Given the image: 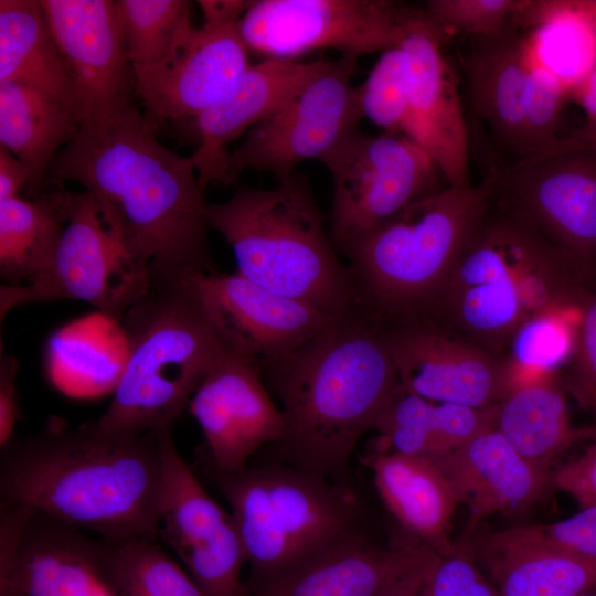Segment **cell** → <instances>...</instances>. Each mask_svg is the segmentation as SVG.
I'll return each instance as SVG.
<instances>
[{"mask_svg":"<svg viewBox=\"0 0 596 596\" xmlns=\"http://www.w3.org/2000/svg\"><path fill=\"white\" fill-rule=\"evenodd\" d=\"M45 181H71L94 194L149 269L216 272L207 202L191 159L161 143L156 121L134 102L84 119Z\"/></svg>","mask_w":596,"mask_h":596,"instance_id":"1","label":"cell"},{"mask_svg":"<svg viewBox=\"0 0 596 596\" xmlns=\"http://www.w3.org/2000/svg\"><path fill=\"white\" fill-rule=\"evenodd\" d=\"M158 430L116 436L54 418L1 449L0 504H21L103 540L158 538Z\"/></svg>","mask_w":596,"mask_h":596,"instance_id":"2","label":"cell"},{"mask_svg":"<svg viewBox=\"0 0 596 596\" xmlns=\"http://www.w3.org/2000/svg\"><path fill=\"white\" fill-rule=\"evenodd\" d=\"M259 370L280 401L283 464L353 487L358 443L401 386L382 326L353 308Z\"/></svg>","mask_w":596,"mask_h":596,"instance_id":"3","label":"cell"},{"mask_svg":"<svg viewBox=\"0 0 596 596\" xmlns=\"http://www.w3.org/2000/svg\"><path fill=\"white\" fill-rule=\"evenodd\" d=\"M520 220L490 205L422 317L502 354L531 318L583 307L590 269Z\"/></svg>","mask_w":596,"mask_h":596,"instance_id":"4","label":"cell"},{"mask_svg":"<svg viewBox=\"0 0 596 596\" xmlns=\"http://www.w3.org/2000/svg\"><path fill=\"white\" fill-rule=\"evenodd\" d=\"M193 272L149 269L120 323L127 355L111 401L94 421L110 435L173 427L207 371L226 353L191 283Z\"/></svg>","mask_w":596,"mask_h":596,"instance_id":"5","label":"cell"},{"mask_svg":"<svg viewBox=\"0 0 596 596\" xmlns=\"http://www.w3.org/2000/svg\"><path fill=\"white\" fill-rule=\"evenodd\" d=\"M206 220L231 246L236 272L249 280L334 319L353 310L350 270L296 174L272 189H242L225 202L207 203Z\"/></svg>","mask_w":596,"mask_h":596,"instance_id":"6","label":"cell"},{"mask_svg":"<svg viewBox=\"0 0 596 596\" xmlns=\"http://www.w3.org/2000/svg\"><path fill=\"white\" fill-rule=\"evenodd\" d=\"M489 207L485 180L424 196L356 241L354 306L377 322L422 316Z\"/></svg>","mask_w":596,"mask_h":596,"instance_id":"7","label":"cell"},{"mask_svg":"<svg viewBox=\"0 0 596 596\" xmlns=\"http://www.w3.org/2000/svg\"><path fill=\"white\" fill-rule=\"evenodd\" d=\"M231 507L251 574L249 593L361 531L353 487L287 465L222 472L202 464Z\"/></svg>","mask_w":596,"mask_h":596,"instance_id":"8","label":"cell"},{"mask_svg":"<svg viewBox=\"0 0 596 596\" xmlns=\"http://www.w3.org/2000/svg\"><path fill=\"white\" fill-rule=\"evenodd\" d=\"M148 284L149 267L132 254L111 212L86 190L68 191L53 256L30 283L0 286V319L19 306L71 299L120 322Z\"/></svg>","mask_w":596,"mask_h":596,"instance_id":"9","label":"cell"},{"mask_svg":"<svg viewBox=\"0 0 596 596\" xmlns=\"http://www.w3.org/2000/svg\"><path fill=\"white\" fill-rule=\"evenodd\" d=\"M320 162L332 179L330 237L343 254L389 217L445 188L434 160L403 135L360 130Z\"/></svg>","mask_w":596,"mask_h":596,"instance_id":"10","label":"cell"},{"mask_svg":"<svg viewBox=\"0 0 596 596\" xmlns=\"http://www.w3.org/2000/svg\"><path fill=\"white\" fill-rule=\"evenodd\" d=\"M356 66V57L349 55L328 61L292 98L254 126L228 153L224 183L247 169L288 178L301 162H320L360 131L361 91L352 83Z\"/></svg>","mask_w":596,"mask_h":596,"instance_id":"11","label":"cell"},{"mask_svg":"<svg viewBox=\"0 0 596 596\" xmlns=\"http://www.w3.org/2000/svg\"><path fill=\"white\" fill-rule=\"evenodd\" d=\"M489 203L581 263L596 262V152L549 151L485 178Z\"/></svg>","mask_w":596,"mask_h":596,"instance_id":"12","label":"cell"},{"mask_svg":"<svg viewBox=\"0 0 596 596\" xmlns=\"http://www.w3.org/2000/svg\"><path fill=\"white\" fill-rule=\"evenodd\" d=\"M407 4L390 0H258L238 22L249 52L297 60L316 50L383 52L404 38Z\"/></svg>","mask_w":596,"mask_h":596,"instance_id":"13","label":"cell"},{"mask_svg":"<svg viewBox=\"0 0 596 596\" xmlns=\"http://www.w3.org/2000/svg\"><path fill=\"white\" fill-rule=\"evenodd\" d=\"M401 386L436 403L499 404L512 386L508 358L423 317L380 323Z\"/></svg>","mask_w":596,"mask_h":596,"instance_id":"14","label":"cell"},{"mask_svg":"<svg viewBox=\"0 0 596 596\" xmlns=\"http://www.w3.org/2000/svg\"><path fill=\"white\" fill-rule=\"evenodd\" d=\"M0 596H110L100 541L21 504H0Z\"/></svg>","mask_w":596,"mask_h":596,"instance_id":"15","label":"cell"},{"mask_svg":"<svg viewBox=\"0 0 596 596\" xmlns=\"http://www.w3.org/2000/svg\"><path fill=\"white\" fill-rule=\"evenodd\" d=\"M401 46L407 62V138L434 160L449 185L471 184L469 134L456 75L445 53L450 33L425 8L407 6Z\"/></svg>","mask_w":596,"mask_h":596,"instance_id":"16","label":"cell"},{"mask_svg":"<svg viewBox=\"0 0 596 596\" xmlns=\"http://www.w3.org/2000/svg\"><path fill=\"white\" fill-rule=\"evenodd\" d=\"M191 283L225 348L258 368L292 351L336 320L309 305L277 295L238 272H193Z\"/></svg>","mask_w":596,"mask_h":596,"instance_id":"17","label":"cell"},{"mask_svg":"<svg viewBox=\"0 0 596 596\" xmlns=\"http://www.w3.org/2000/svg\"><path fill=\"white\" fill-rule=\"evenodd\" d=\"M188 406L204 436L202 464L217 471L245 469L256 451L284 435V416L258 365L230 351L203 376Z\"/></svg>","mask_w":596,"mask_h":596,"instance_id":"18","label":"cell"},{"mask_svg":"<svg viewBox=\"0 0 596 596\" xmlns=\"http://www.w3.org/2000/svg\"><path fill=\"white\" fill-rule=\"evenodd\" d=\"M238 23L193 24L159 64L132 72L135 93L157 120L194 119L251 67Z\"/></svg>","mask_w":596,"mask_h":596,"instance_id":"19","label":"cell"},{"mask_svg":"<svg viewBox=\"0 0 596 596\" xmlns=\"http://www.w3.org/2000/svg\"><path fill=\"white\" fill-rule=\"evenodd\" d=\"M40 2L67 66L81 123L134 102V75L117 1Z\"/></svg>","mask_w":596,"mask_h":596,"instance_id":"20","label":"cell"},{"mask_svg":"<svg viewBox=\"0 0 596 596\" xmlns=\"http://www.w3.org/2000/svg\"><path fill=\"white\" fill-rule=\"evenodd\" d=\"M438 554L422 543L382 547L359 531L249 596H392L418 587Z\"/></svg>","mask_w":596,"mask_h":596,"instance_id":"21","label":"cell"},{"mask_svg":"<svg viewBox=\"0 0 596 596\" xmlns=\"http://www.w3.org/2000/svg\"><path fill=\"white\" fill-rule=\"evenodd\" d=\"M328 64L326 60L266 58L251 67L216 103L193 119L199 145L190 156L201 187L224 183L226 147L273 115Z\"/></svg>","mask_w":596,"mask_h":596,"instance_id":"22","label":"cell"},{"mask_svg":"<svg viewBox=\"0 0 596 596\" xmlns=\"http://www.w3.org/2000/svg\"><path fill=\"white\" fill-rule=\"evenodd\" d=\"M471 40L464 71L472 113L500 150L515 160L530 157L526 106L536 43L518 28Z\"/></svg>","mask_w":596,"mask_h":596,"instance_id":"23","label":"cell"},{"mask_svg":"<svg viewBox=\"0 0 596 596\" xmlns=\"http://www.w3.org/2000/svg\"><path fill=\"white\" fill-rule=\"evenodd\" d=\"M454 487L470 523L536 502L552 485V473L520 453L496 429H489L465 446L433 458Z\"/></svg>","mask_w":596,"mask_h":596,"instance_id":"24","label":"cell"},{"mask_svg":"<svg viewBox=\"0 0 596 596\" xmlns=\"http://www.w3.org/2000/svg\"><path fill=\"white\" fill-rule=\"evenodd\" d=\"M375 488L397 522L439 554L453 552L449 536L458 499L433 458L374 450L365 458Z\"/></svg>","mask_w":596,"mask_h":596,"instance_id":"25","label":"cell"},{"mask_svg":"<svg viewBox=\"0 0 596 596\" xmlns=\"http://www.w3.org/2000/svg\"><path fill=\"white\" fill-rule=\"evenodd\" d=\"M497 408L430 402L400 386L373 429L384 450L438 458L496 428Z\"/></svg>","mask_w":596,"mask_h":596,"instance_id":"26","label":"cell"},{"mask_svg":"<svg viewBox=\"0 0 596 596\" xmlns=\"http://www.w3.org/2000/svg\"><path fill=\"white\" fill-rule=\"evenodd\" d=\"M77 113L31 85L0 83V145L31 172L30 198L38 196L55 156L74 138Z\"/></svg>","mask_w":596,"mask_h":596,"instance_id":"27","label":"cell"},{"mask_svg":"<svg viewBox=\"0 0 596 596\" xmlns=\"http://www.w3.org/2000/svg\"><path fill=\"white\" fill-rule=\"evenodd\" d=\"M4 82L40 88L79 116L67 66L40 0H0V83Z\"/></svg>","mask_w":596,"mask_h":596,"instance_id":"28","label":"cell"},{"mask_svg":"<svg viewBox=\"0 0 596 596\" xmlns=\"http://www.w3.org/2000/svg\"><path fill=\"white\" fill-rule=\"evenodd\" d=\"M54 187L34 198L0 201V275L6 285L30 283L55 252L67 220L68 191Z\"/></svg>","mask_w":596,"mask_h":596,"instance_id":"29","label":"cell"},{"mask_svg":"<svg viewBox=\"0 0 596 596\" xmlns=\"http://www.w3.org/2000/svg\"><path fill=\"white\" fill-rule=\"evenodd\" d=\"M496 429L518 453L544 468L581 436L571 426L555 374L511 389L498 404Z\"/></svg>","mask_w":596,"mask_h":596,"instance_id":"30","label":"cell"},{"mask_svg":"<svg viewBox=\"0 0 596 596\" xmlns=\"http://www.w3.org/2000/svg\"><path fill=\"white\" fill-rule=\"evenodd\" d=\"M162 457L160 538L179 556L212 542L231 521L180 455L172 428L157 429Z\"/></svg>","mask_w":596,"mask_h":596,"instance_id":"31","label":"cell"},{"mask_svg":"<svg viewBox=\"0 0 596 596\" xmlns=\"http://www.w3.org/2000/svg\"><path fill=\"white\" fill-rule=\"evenodd\" d=\"M500 596H577L596 586V560L541 547L482 543Z\"/></svg>","mask_w":596,"mask_h":596,"instance_id":"32","label":"cell"},{"mask_svg":"<svg viewBox=\"0 0 596 596\" xmlns=\"http://www.w3.org/2000/svg\"><path fill=\"white\" fill-rule=\"evenodd\" d=\"M100 574L110 596H205L158 538L102 540Z\"/></svg>","mask_w":596,"mask_h":596,"instance_id":"33","label":"cell"},{"mask_svg":"<svg viewBox=\"0 0 596 596\" xmlns=\"http://www.w3.org/2000/svg\"><path fill=\"white\" fill-rule=\"evenodd\" d=\"M584 306L544 312L521 326L509 345L508 360L513 372L511 389L553 375L558 368L570 363Z\"/></svg>","mask_w":596,"mask_h":596,"instance_id":"34","label":"cell"},{"mask_svg":"<svg viewBox=\"0 0 596 596\" xmlns=\"http://www.w3.org/2000/svg\"><path fill=\"white\" fill-rule=\"evenodd\" d=\"M117 6L132 72L162 62L192 25L190 1L119 0Z\"/></svg>","mask_w":596,"mask_h":596,"instance_id":"35","label":"cell"},{"mask_svg":"<svg viewBox=\"0 0 596 596\" xmlns=\"http://www.w3.org/2000/svg\"><path fill=\"white\" fill-rule=\"evenodd\" d=\"M360 91L363 117L383 132L407 137L408 75L401 45L381 52Z\"/></svg>","mask_w":596,"mask_h":596,"instance_id":"36","label":"cell"},{"mask_svg":"<svg viewBox=\"0 0 596 596\" xmlns=\"http://www.w3.org/2000/svg\"><path fill=\"white\" fill-rule=\"evenodd\" d=\"M483 543L550 549L596 560V504L581 507L578 512L550 524L496 532Z\"/></svg>","mask_w":596,"mask_h":596,"instance_id":"37","label":"cell"},{"mask_svg":"<svg viewBox=\"0 0 596 596\" xmlns=\"http://www.w3.org/2000/svg\"><path fill=\"white\" fill-rule=\"evenodd\" d=\"M567 88L555 71L546 64L535 45L529 75L526 126L531 156L552 150L557 135Z\"/></svg>","mask_w":596,"mask_h":596,"instance_id":"38","label":"cell"},{"mask_svg":"<svg viewBox=\"0 0 596 596\" xmlns=\"http://www.w3.org/2000/svg\"><path fill=\"white\" fill-rule=\"evenodd\" d=\"M525 0H429L425 9L450 32L490 38L519 26Z\"/></svg>","mask_w":596,"mask_h":596,"instance_id":"39","label":"cell"},{"mask_svg":"<svg viewBox=\"0 0 596 596\" xmlns=\"http://www.w3.org/2000/svg\"><path fill=\"white\" fill-rule=\"evenodd\" d=\"M415 596H500L465 551L438 554Z\"/></svg>","mask_w":596,"mask_h":596,"instance_id":"40","label":"cell"},{"mask_svg":"<svg viewBox=\"0 0 596 596\" xmlns=\"http://www.w3.org/2000/svg\"><path fill=\"white\" fill-rule=\"evenodd\" d=\"M568 365V390L582 406L596 411V292L584 306L575 351Z\"/></svg>","mask_w":596,"mask_h":596,"instance_id":"41","label":"cell"},{"mask_svg":"<svg viewBox=\"0 0 596 596\" xmlns=\"http://www.w3.org/2000/svg\"><path fill=\"white\" fill-rule=\"evenodd\" d=\"M567 99L584 110L585 123L567 137H562L550 151L596 152V66L567 88Z\"/></svg>","mask_w":596,"mask_h":596,"instance_id":"42","label":"cell"},{"mask_svg":"<svg viewBox=\"0 0 596 596\" xmlns=\"http://www.w3.org/2000/svg\"><path fill=\"white\" fill-rule=\"evenodd\" d=\"M552 485L574 498L581 507L596 504V443L557 468L552 473Z\"/></svg>","mask_w":596,"mask_h":596,"instance_id":"43","label":"cell"},{"mask_svg":"<svg viewBox=\"0 0 596 596\" xmlns=\"http://www.w3.org/2000/svg\"><path fill=\"white\" fill-rule=\"evenodd\" d=\"M19 363L12 355L1 354L0 359V448L3 449L14 438L13 433L21 417L17 375Z\"/></svg>","mask_w":596,"mask_h":596,"instance_id":"44","label":"cell"},{"mask_svg":"<svg viewBox=\"0 0 596 596\" xmlns=\"http://www.w3.org/2000/svg\"><path fill=\"white\" fill-rule=\"evenodd\" d=\"M30 184L29 168L0 146V201L19 196L20 191L29 189Z\"/></svg>","mask_w":596,"mask_h":596,"instance_id":"45","label":"cell"},{"mask_svg":"<svg viewBox=\"0 0 596 596\" xmlns=\"http://www.w3.org/2000/svg\"><path fill=\"white\" fill-rule=\"evenodd\" d=\"M252 1L243 0H200L203 22L210 24L238 23Z\"/></svg>","mask_w":596,"mask_h":596,"instance_id":"46","label":"cell"},{"mask_svg":"<svg viewBox=\"0 0 596 596\" xmlns=\"http://www.w3.org/2000/svg\"><path fill=\"white\" fill-rule=\"evenodd\" d=\"M573 3L596 33V0H573Z\"/></svg>","mask_w":596,"mask_h":596,"instance_id":"47","label":"cell"},{"mask_svg":"<svg viewBox=\"0 0 596 596\" xmlns=\"http://www.w3.org/2000/svg\"><path fill=\"white\" fill-rule=\"evenodd\" d=\"M577 596H596V586L592 587Z\"/></svg>","mask_w":596,"mask_h":596,"instance_id":"48","label":"cell"}]
</instances>
